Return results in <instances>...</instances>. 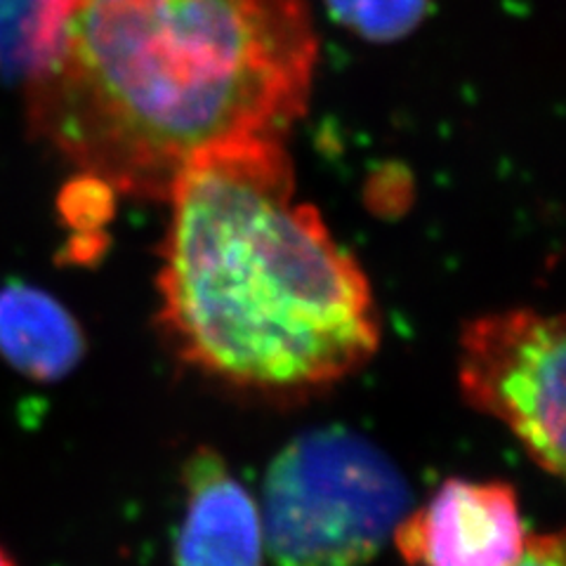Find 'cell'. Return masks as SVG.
Masks as SVG:
<instances>
[{"instance_id":"cell-1","label":"cell","mask_w":566,"mask_h":566,"mask_svg":"<svg viewBox=\"0 0 566 566\" xmlns=\"http://www.w3.org/2000/svg\"><path fill=\"white\" fill-rule=\"evenodd\" d=\"M316 55L307 0H64L24 74L29 123L87 180L166 201L197 154L283 137Z\"/></svg>"},{"instance_id":"cell-2","label":"cell","mask_w":566,"mask_h":566,"mask_svg":"<svg viewBox=\"0 0 566 566\" xmlns=\"http://www.w3.org/2000/svg\"><path fill=\"white\" fill-rule=\"evenodd\" d=\"M166 201L161 322L191 366L251 392L295 397L374 357L370 283L324 218L295 201L283 137L197 154Z\"/></svg>"},{"instance_id":"cell-3","label":"cell","mask_w":566,"mask_h":566,"mask_svg":"<svg viewBox=\"0 0 566 566\" xmlns=\"http://www.w3.org/2000/svg\"><path fill=\"white\" fill-rule=\"evenodd\" d=\"M409 512L403 474L343 428L293 439L264 480V547L276 566H364Z\"/></svg>"},{"instance_id":"cell-4","label":"cell","mask_w":566,"mask_h":566,"mask_svg":"<svg viewBox=\"0 0 566 566\" xmlns=\"http://www.w3.org/2000/svg\"><path fill=\"white\" fill-rule=\"evenodd\" d=\"M458 380L474 409L501 420L541 470L564 472L562 316L507 310L474 318L460 335Z\"/></svg>"},{"instance_id":"cell-5","label":"cell","mask_w":566,"mask_h":566,"mask_svg":"<svg viewBox=\"0 0 566 566\" xmlns=\"http://www.w3.org/2000/svg\"><path fill=\"white\" fill-rule=\"evenodd\" d=\"M392 536L411 566H512L528 538L515 489L468 480L441 484Z\"/></svg>"},{"instance_id":"cell-6","label":"cell","mask_w":566,"mask_h":566,"mask_svg":"<svg viewBox=\"0 0 566 566\" xmlns=\"http://www.w3.org/2000/svg\"><path fill=\"white\" fill-rule=\"evenodd\" d=\"M185 515L175 566H262L264 528L253 495L222 455L197 451L185 470Z\"/></svg>"},{"instance_id":"cell-7","label":"cell","mask_w":566,"mask_h":566,"mask_svg":"<svg viewBox=\"0 0 566 566\" xmlns=\"http://www.w3.org/2000/svg\"><path fill=\"white\" fill-rule=\"evenodd\" d=\"M0 354L33 380H57L83 354V333L55 297L12 283L0 291Z\"/></svg>"},{"instance_id":"cell-8","label":"cell","mask_w":566,"mask_h":566,"mask_svg":"<svg viewBox=\"0 0 566 566\" xmlns=\"http://www.w3.org/2000/svg\"><path fill=\"white\" fill-rule=\"evenodd\" d=\"M64 0H0V64L24 74L39 60Z\"/></svg>"},{"instance_id":"cell-9","label":"cell","mask_w":566,"mask_h":566,"mask_svg":"<svg viewBox=\"0 0 566 566\" xmlns=\"http://www.w3.org/2000/svg\"><path fill=\"white\" fill-rule=\"evenodd\" d=\"M338 20L370 41H395L409 33L428 0H326Z\"/></svg>"},{"instance_id":"cell-10","label":"cell","mask_w":566,"mask_h":566,"mask_svg":"<svg viewBox=\"0 0 566 566\" xmlns=\"http://www.w3.org/2000/svg\"><path fill=\"white\" fill-rule=\"evenodd\" d=\"M512 566H564V536L559 531L528 536L524 553Z\"/></svg>"},{"instance_id":"cell-11","label":"cell","mask_w":566,"mask_h":566,"mask_svg":"<svg viewBox=\"0 0 566 566\" xmlns=\"http://www.w3.org/2000/svg\"><path fill=\"white\" fill-rule=\"evenodd\" d=\"M0 566H14V562L6 555V551H0Z\"/></svg>"}]
</instances>
